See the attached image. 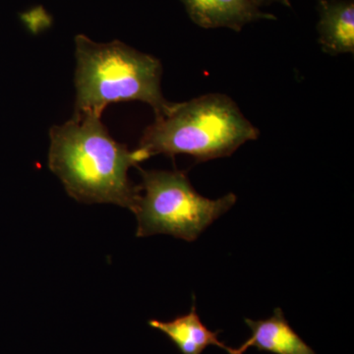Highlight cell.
I'll return each instance as SVG.
<instances>
[{
  "label": "cell",
  "mask_w": 354,
  "mask_h": 354,
  "mask_svg": "<svg viewBox=\"0 0 354 354\" xmlns=\"http://www.w3.org/2000/svg\"><path fill=\"white\" fill-rule=\"evenodd\" d=\"M319 44L330 55L354 53L353 0H318Z\"/></svg>",
  "instance_id": "52a82bcc"
},
{
  "label": "cell",
  "mask_w": 354,
  "mask_h": 354,
  "mask_svg": "<svg viewBox=\"0 0 354 354\" xmlns=\"http://www.w3.org/2000/svg\"><path fill=\"white\" fill-rule=\"evenodd\" d=\"M139 169L140 188L145 194L140 197L134 213L138 237L169 234L186 241H196L236 203L234 193L216 200L202 196L184 171Z\"/></svg>",
  "instance_id": "277c9868"
},
{
  "label": "cell",
  "mask_w": 354,
  "mask_h": 354,
  "mask_svg": "<svg viewBox=\"0 0 354 354\" xmlns=\"http://www.w3.org/2000/svg\"><path fill=\"white\" fill-rule=\"evenodd\" d=\"M102 115L74 114L50 131L48 167L70 197L85 204H114L135 213L141 188L128 177L130 167L143 162L111 136Z\"/></svg>",
  "instance_id": "6da1fadb"
},
{
  "label": "cell",
  "mask_w": 354,
  "mask_h": 354,
  "mask_svg": "<svg viewBox=\"0 0 354 354\" xmlns=\"http://www.w3.org/2000/svg\"><path fill=\"white\" fill-rule=\"evenodd\" d=\"M244 321L250 328L252 335L239 348H234V354H244L252 346L259 351L274 354H316L290 327L279 307L266 320L245 319Z\"/></svg>",
  "instance_id": "8992f818"
},
{
  "label": "cell",
  "mask_w": 354,
  "mask_h": 354,
  "mask_svg": "<svg viewBox=\"0 0 354 354\" xmlns=\"http://www.w3.org/2000/svg\"><path fill=\"white\" fill-rule=\"evenodd\" d=\"M258 7L270 6L272 3H281L283 6L291 7L290 0H253Z\"/></svg>",
  "instance_id": "9c48e42d"
},
{
  "label": "cell",
  "mask_w": 354,
  "mask_h": 354,
  "mask_svg": "<svg viewBox=\"0 0 354 354\" xmlns=\"http://www.w3.org/2000/svg\"><path fill=\"white\" fill-rule=\"evenodd\" d=\"M75 113L102 111L114 102L148 104L156 118L174 106L160 88L162 66L153 55L140 53L120 41L97 44L84 35L75 38Z\"/></svg>",
  "instance_id": "3957f363"
},
{
  "label": "cell",
  "mask_w": 354,
  "mask_h": 354,
  "mask_svg": "<svg viewBox=\"0 0 354 354\" xmlns=\"http://www.w3.org/2000/svg\"><path fill=\"white\" fill-rule=\"evenodd\" d=\"M150 327L164 333L183 354H202L209 346H218L228 354H234V348L225 346L218 339L221 330H209L198 316L195 302L189 313L176 317L171 321L150 320Z\"/></svg>",
  "instance_id": "ba28073f"
},
{
  "label": "cell",
  "mask_w": 354,
  "mask_h": 354,
  "mask_svg": "<svg viewBox=\"0 0 354 354\" xmlns=\"http://www.w3.org/2000/svg\"><path fill=\"white\" fill-rule=\"evenodd\" d=\"M236 104L223 94H207L174 102L165 115L156 118L140 139L137 152L143 160L157 155L185 153L207 162L230 157L248 141L259 138Z\"/></svg>",
  "instance_id": "7a4b0ae2"
},
{
  "label": "cell",
  "mask_w": 354,
  "mask_h": 354,
  "mask_svg": "<svg viewBox=\"0 0 354 354\" xmlns=\"http://www.w3.org/2000/svg\"><path fill=\"white\" fill-rule=\"evenodd\" d=\"M190 19L204 29L227 28L241 32L244 26L259 20H277L263 12L253 0H180Z\"/></svg>",
  "instance_id": "5b68a950"
}]
</instances>
